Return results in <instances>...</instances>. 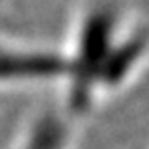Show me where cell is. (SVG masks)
Masks as SVG:
<instances>
[{
  "mask_svg": "<svg viewBox=\"0 0 149 149\" xmlns=\"http://www.w3.org/2000/svg\"><path fill=\"white\" fill-rule=\"evenodd\" d=\"M67 63L47 56V54H32L18 52L0 47V81H30V79H49L65 74Z\"/></svg>",
  "mask_w": 149,
  "mask_h": 149,
  "instance_id": "cell-1",
  "label": "cell"
},
{
  "mask_svg": "<svg viewBox=\"0 0 149 149\" xmlns=\"http://www.w3.org/2000/svg\"><path fill=\"white\" fill-rule=\"evenodd\" d=\"M18 149H69V133L58 117L49 115L28 131Z\"/></svg>",
  "mask_w": 149,
  "mask_h": 149,
  "instance_id": "cell-2",
  "label": "cell"
}]
</instances>
